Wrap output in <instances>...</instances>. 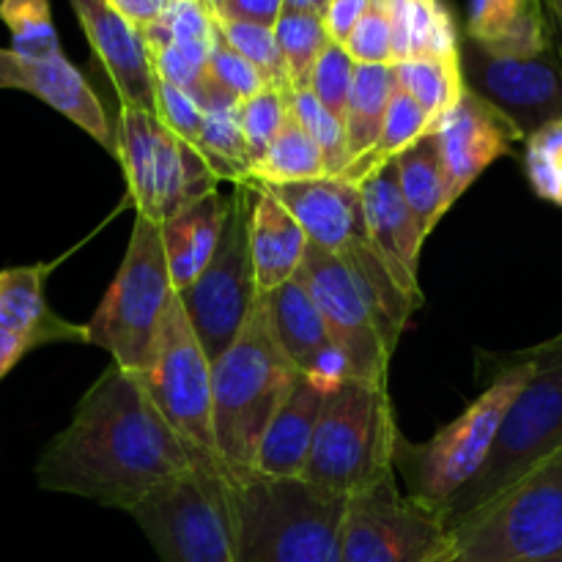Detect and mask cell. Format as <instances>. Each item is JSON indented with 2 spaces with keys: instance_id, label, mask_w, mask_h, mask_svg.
<instances>
[{
  "instance_id": "obj_14",
  "label": "cell",
  "mask_w": 562,
  "mask_h": 562,
  "mask_svg": "<svg viewBox=\"0 0 562 562\" xmlns=\"http://www.w3.org/2000/svg\"><path fill=\"white\" fill-rule=\"evenodd\" d=\"M302 272L322 311L335 351L344 362L346 376L387 384L393 349L384 340L376 316L368 305V296L362 294L351 269L338 256L311 241Z\"/></svg>"
},
{
  "instance_id": "obj_26",
  "label": "cell",
  "mask_w": 562,
  "mask_h": 562,
  "mask_svg": "<svg viewBox=\"0 0 562 562\" xmlns=\"http://www.w3.org/2000/svg\"><path fill=\"white\" fill-rule=\"evenodd\" d=\"M395 165H398V179L406 203H409L423 236L428 239L431 231L439 225V220L445 217V212L453 206L448 165H445V154L442 146H439L437 132H428L415 146L398 154Z\"/></svg>"
},
{
  "instance_id": "obj_29",
  "label": "cell",
  "mask_w": 562,
  "mask_h": 562,
  "mask_svg": "<svg viewBox=\"0 0 562 562\" xmlns=\"http://www.w3.org/2000/svg\"><path fill=\"white\" fill-rule=\"evenodd\" d=\"M398 91V77L393 64H357L355 88L346 110V143L351 162L366 157L382 135L390 99Z\"/></svg>"
},
{
  "instance_id": "obj_21",
  "label": "cell",
  "mask_w": 562,
  "mask_h": 562,
  "mask_svg": "<svg viewBox=\"0 0 562 562\" xmlns=\"http://www.w3.org/2000/svg\"><path fill=\"white\" fill-rule=\"evenodd\" d=\"M327 393L329 384L300 373L289 398L283 401L278 415L269 423L267 437L258 450L256 475L280 477V481H302L305 477L313 437H316V423Z\"/></svg>"
},
{
  "instance_id": "obj_32",
  "label": "cell",
  "mask_w": 562,
  "mask_h": 562,
  "mask_svg": "<svg viewBox=\"0 0 562 562\" xmlns=\"http://www.w3.org/2000/svg\"><path fill=\"white\" fill-rule=\"evenodd\" d=\"M437 121L415 102L406 91H395V97L390 99L387 115H384V126L382 135H379V143L366 154V157L355 159V162L346 168L344 176L338 179L351 181V184L360 187L362 181L368 179L371 173H376L382 165L393 162L398 154H404L406 148L415 146L423 135L434 132Z\"/></svg>"
},
{
  "instance_id": "obj_50",
  "label": "cell",
  "mask_w": 562,
  "mask_h": 562,
  "mask_svg": "<svg viewBox=\"0 0 562 562\" xmlns=\"http://www.w3.org/2000/svg\"><path fill=\"white\" fill-rule=\"evenodd\" d=\"M549 22H552V42H554V49H558V58L562 66V14L560 11H549Z\"/></svg>"
},
{
  "instance_id": "obj_45",
  "label": "cell",
  "mask_w": 562,
  "mask_h": 562,
  "mask_svg": "<svg viewBox=\"0 0 562 562\" xmlns=\"http://www.w3.org/2000/svg\"><path fill=\"white\" fill-rule=\"evenodd\" d=\"M368 9H371V0H329L327 11H324L329 38L335 44H346V38L351 36Z\"/></svg>"
},
{
  "instance_id": "obj_28",
  "label": "cell",
  "mask_w": 562,
  "mask_h": 562,
  "mask_svg": "<svg viewBox=\"0 0 562 562\" xmlns=\"http://www.w3.org/2000/svg\"><path fill=\"white\" fill-rule=\"evenodd\" d=\"M195 148L217 179H234L245 184L252 162L241 130V102L214 82L203 97V130Z\"/></svg>"
},
{
  "instance_id": "obj_6",
  "label": "cell",
  "mask_w": 562,
  "mask_h": 562,
  "mask_svg": "<svg viewBox=\"0 0 562 562\" xmlns=\"http://www.w3.org/2000/svg\"><path fill=\"white\" fill-rule=\"evenodd\" d=\"M398 434L387 384L344 376L324 398L302 481L355 497L393 475Z\"/></svg>"
},
{
  "instance_id": "obj_27",
  "label": "cell",
  "mask_w": 562,
  "mask_h": 562,
  "mask_svg": "<svg viewBox=\"0 0 562 562\" xmlns=\"http://www.w3.org/2000/svg\"><path fill=\"white\" fill-rule=\"evenodd\" d=\"M162 121L157 113H148L140 108H121L119 124H115V137H119V154L126 176V190H130L135 212L143 217L154 220L157 212V148ZM157 223V220H154Z\"/></svg>"
},
{
  "instance_id": "obj_34",
  "label": "cell",
  "mask_w": 562,
  "mask_h": 562,
  "mask_svg": "<svg viewBox=\"0 0 562 562\" xmlns=\"http://www.w3.org/2000/svg\"><path fill=\"white\" fill-rule=\"evenodd\" d=\"M274 36H278L285 69H289L291 91H307L318 58L333 42L324 16L313 11L283 9V14L274 22Z\"/></svg>"
},
{
  "instance_id": "obj_8",
  "label": "cell",
  "mask_w": 562,
  "mask_h": 562,
  "mask_svg": "<svg viewBox=\"0 0 562 562\" xmlns=\"http://www.w3.org/2000/svg\"><path fill=\"white\" fill-rule=\"evenodd\" d=\"M173 296L162 225L137 214L124 261L86 324V344L108 351L126 371H146Z\"/></svg>"
},
{
  "instance_id": "obj_13",
  "label": "cell",
  "mask_w": 562,
  "mask_h": 562,
  "mask_svg": "<svg viewBox=\"0 0 562 562\" xmlns=\"http://www.w3.org/2000/svg\"><path fill=\"white\" fill-rule=\"evenodd\" d=\"M453 547L437 510L398 492L395 472L349 497L344 562H428Z\"/></svg>"
},
{
  "instance_id": "obj_44",
  "label": "cell",
  "mask_w": 562,
  "mask_h": 562,
  "mask_svg": "<svg viewBox=\"0 0 562 562\" xmlns=\"http://www.w3.org/2000/svg\"><path fill=\"white\" fill-rule=\"evenodd\" d=\"M157 119L162 121L165 130L173 132L187 146H198V137L203 130V102L195 93L159 80Z\"/></svg>"
},
{
  "instance_id": "obj_16",
  "label": "cell",
  "mask_w": 562,
  "mask_h": 562,
  "mask_svg": "<svg viewBox=\"0 0 562 562\" xmlns=\"http://www.w3.org/2000/svg\"><path fill=\"white\" fill-rule=\"evenodd\" d=\"M0 88L3 91H22L42 99L47 108L80 126L91 140L108 154H119V137L110 124L97 91L88 86L75 64L66 55L55 58H25L11 47H0Z\"/></svg>"
},
{
  "instance_id": "obj_43",
  "label": "cell",
  "mask_w": 562,
  "mask_h": 562,
  "mask_svg": "<svg viewBox=\"0 0 562 562\" xmlns=\"http://www.w3.org/2000/svg\"><path fill=\"white\" fill-rule=\"evenodd\" d=\"M357 64H395V25L393 14L371 9L362 14L351 36L344 44Z\"/></svg>"
},
{
  "instance_id": "obj_36",
  "label": "cell",
  "mask_w": 562,
  "mask_h": 562,
  "mask_svg": "<svg viewBox=\"0 0 562 562\" xmlns=\"http://www.w3.org/2000/svg\"><path fill=\"white\" fill-rule=\"evenodd\" d=\"M212 36L214 14L201 0H173V3H168L165 14L143 31L148 49L176 44V47L209 53L212 49Z\"/></svg>"
},
{
  "instance_id": "obj_2",
  "label": "cell",
  "mask_w": 562,
  "mask_h": 562,
  "mask_svg": "<svg viewBox=\"0 0 562 562\" xmlns=\"http://www.w3.org/2000/svg\"><path fill=\"white\" fill-rule=\"evenodd\" d=\"M296 379L300 371L274 335L267 294H258L239 338L214 360V442L234 481L256 475L269 423Z\"/></svg>"
},
{
  "instance_id": "obj_47",
  "label": "cell",
  "mask_w": 562,
  "mask_h": 562,
  "mask_svg": "<svg viewBox=\"0 0 562 562\" xmlns=\"http://www.w3.org/2000/svg\"><path fill=\"white\" fill-rule=\"evenodd\" d=\"M137 31H146L148 25L159 20L168 9V0H110Z\"/></svg>"
},
{
  "instance_id": "obj_11",
  "label": "cell",
  "mask_w": 562,
  "mask_h": 562,
  "mask_svg": "<svg viewBox=\"0 0 562 562\" xmlns=\"http://www.w3.org/2000/svg\"><path fill=\"white\" fill-rule=\"evenodd\" d=\"M154 404L192 450L217 459L214 442V362L209 360L179 294L168 305L151 360L140 371Z\"/></svg>"
},
{
  "instance_id": "obj_56",
  "label": "cell",
  "mask_w": 562,
  "mask_h": 562,
  "mask_svg": "<svg viewBox=\"0 0 562 562\" xmlns=\"http://www.w3.org/2000/svg\"><path fill=\"white\" fill-rule=\"evenodd\" d=\"M168 3H173V0H168Z\"/></svg>"
},
{
  "instance_id": "obj_15",
  "label": "cell",
  "mask_w": 562,
  "mask_h": 562,
  "mask_svg": "<svg viewBox=\"0 0 562 562\" xmlns=\"http://www.w3.org/2000/svg\"><path fill=\"white\" fill-rule=\"evenodd\" d=\"M464 86L499 110L521 137L562 119V66L558 49L536 58H499L461 38Z\"/></svg>"
},
{
  "instance_id": "obj_40",
  "label": "cell",
  "mask_w": 562,
  "mask_h": 562,
  "mask_svg": "<svg viewBox=\"0 0 562 562\" xmlns=\"http://www.w3.org/2000/svg\"><path fill=\"white\" fill-rule=\"evenodd\" d=\"M291 93L280 91V88H267V91L256 93L252 99L241 102V130H245L250 162H258L269 151L274 137L280 135V130L289 121Z\"/></svg>"
},
{
  "instance_id": "obj_51",
  "label": "cell",
  "mask_w": 562,
  "mask_h": 562,
  "mask_svg": "<svg viewBox=\"0 0 562 562\" xmlns=\"http://www.w3.org/2000/svg\"><path fill=\"white\" fill-rule=\"evenodd\" d=\"M404 3H406V0H371V5L387 11V14H395V11H398Z\"/></svg>"
},
{
  "instance_id": "obj_1",
  "label": "cell",
  "mask_w": 562,
  "mask_h": 562,
  "mask_svg": "<svg viewBox=\"0 0 562 562\" xmlns=\"http://www.w3.org/2000/svg\"><path fill=\"white\" fill-rule=\"evenodd\" d=\"M198 456L154 404L140 373L113 362L42 450L36 483L132 514L148 494L190 472Z\"/></svg>"
},
{
  "instance_id": "obj_23",
  "label": "cell",
  "mask_w": 562,
  "mask_h": 562,
  "mask_svg": "<svg viewBox=\"0 0 562 562\" xmlns=\"http://www.w3.org/2000/svg\"><path fill=\"white\" fill-rule=\"evenodd\" d=\"M55 263L0 269V327L42 349L49 344H86V324H71L49 307L44 283Z\"/></svg>"
},
{
  "instance_id": "obj_31",
  "label": "cell",
  "mask_w": 562,
  "mask_h": 562,
  "mask_svg": "<svg viewBox=\"0 0 562 562\" xmlns=\"http://www.w3.org/2000/svg\"><path fill=\"white\" fill-rule=\"evenodd\" d=\"M324 176H327V165H324L322 148L316 146V140L302 130V124L291 113L280 135L269 146V151L258 162H252L247 181L272 187L316 181L324 179Z\"/></svg>"
},
{
  "instance_id": "obj_48",
  "label": "cell",
  "mask_w": 562,
  "mask_h": 562,
  "mask_svg": "<svg viewBox=\"0 0 562 562\" xmlns=\"http://www.w3.org/2000/svg\"><path fill=\"white\" fill-rule=\"evenodd\" d=\"M31 344H25L22 338L11 335L9 329L0 327V382H3V379L14 371L16 362L25 355H31Z\"/></svg>"
},
{
  "instance_id": "obj_7",
  "label": "cell",
  "mask_w": 562,
  "mask_h": 562,
  "mask_svg": "<svg viewBox=\"0 0 562 562\" xmlns=\"http://www.w3.org/2000/svg\"><path fill=\"white\" fill-rule=\"evenodd\" d=\"M525 355L532 366L530 379L505 415L486 464L445 508L448 530L562 450V333Z\"/></svg>"
},
{
  "instance_id": "obj_9",
  "label": "cell",
  "mask_w": 562,
  "mask_h": 562,
  "mask_svg": "<svg viewBox=\"0 0 562 562\" xmlns=\"http://www.w3.org/2000/svg\"><path fill=\"white\" fill-rule=\"evenodd\" d=\"M135 521L162 562H239L234 477L214 456L148 494Z\"/></svg>"
},
{
  "instance_id": "obj_22",
  "label": "cell",
  "mask_w": 562,
  "mask_h": 562,
  "mask_svg": "<svg viewBox=\"0 0 562 562\" xmlns=\"http://www.w3.org/2000/svg\"><path fill=\"white\" fill-rule=\"evenodd\" d=\"M245 184L250 190V252L258 294H272L300 272L311 239L267 187L256 181Z\"/></svg>"
},
{
  "instance_id": "obj_49",
  "label": "cell",
  "mask_w": 562,
  "mask_h": 562,
  "mask_svg": "<svg viewBox=\"0 0 562 562\" xmlns=\"http://www.w3.org/2000/svg\"><path fill=\"white\" fill-rule=\"evenodd\" d=\"M329 0H285V9L291 11H313V14H322L327 11Z\"/></svg>"
},
{
  "instance_id": "obj_38",
  "label": "cell",
  "mask_w": 562,
  "mask_h": 562,
  "mask_svg": "<svg viewBox=\"0 0 562 562\" xmlns=\"http://www.w3.org/2000/svg\"><path fill=\"white\" fill-rule=\"evenodd\" d=\"M291 113L300 121L302 130L316 140V146L322 148L324 165H327V179L344 176L346 168L351 165L344 121L335 119V115L318 102V97L311 88H307V91L291 93Z\"/></svg>"
},
{
  "instance_id": "obj_53",
  "label": "cell",
  "mask_w": 562,
  "mask_h": 562,
  "mask_svg": "<svg viewBox=\"0 0 562 562\" xmlns=\"http://www.w3.org/2000/svg\"><path fill=\"white\" fill-rule=\"evenodd\" d=\"M450 560H453V547H450L448 552L437 554V558H434V560H428V562H450Z\"/></svg>"
},
{
  "instance_id": "obj_35",
  "label": "cell",
  "mask_w": 562,
  "mask_h": 562,
  "mask_svg": "<svg viewBox=\"0 0 562 562\" xmlns=\"http://www.w3.org/2000/svg\"><path fill=\"white\" fill-rule=\"evenodd\" d=\"M0 22L9 27L11 49L25 58L64 55L49 0H0Z\"/></svg>"
},
{
  "instance_id": "obj_55",
  "label": "cell",
  "mask_w": 562,
  "mask_h": 562,
  "mask_svg": "<svg viewBox=\"0 0 562 562\" xmlns=\"http://www.w3.org/2000/svg\"><path fill=\"white\" fill-rule=\"evenodd\" d=\"M450 562H453V560H450ZM538 562H562V554H560V558H552V560H538Z\"/></svg>"
},
{
  "instance_id": "obj_17",
  "label": "cell",
  "mask_w": 562,
  "mask_h": 562,
  "mask_svg": "<svg viewBox=\"0 0 562 562\" xmlns=\"http://www.w3.org/2000/svg\"><path fill=\"white\" fill-rule=\"evenodd\" d=\"M88 44L108 71L121 108L157 113L159 77L143 31H137L110 0H69Z\"/></svg>"
},
{
  "instance_id": "obj_20",
  "label": "cell",
  "mask_w": 562,
  "mask_h": 562,
  "mask_svg": "<svg viewBox=\"0 0 562 562\" xmlns=\"http://www.w3.org/2000/svg\"><path fill=\"white\" fill-rule=\"evenodd\" d=\"M267 302L274 335H278L289 360L296 366V371L322 379L324 384L335 387L346 376V368L335 351L322 311H318L316 300L307 289L302 267L289 283L267 294Z\"/></svg>"
},
{
  "instance_id": "obj_46",
  "label": "cell",
  "mask_w": 562,
  "mask_h": 562,
  "mask_svg": "<svg viewBox=\"0 0 562 562\" xmlns=\"http://www.w3.org/2000/svg\"><path fill=\"white\" fill-rule=\"evenodd\" d=\"M285 0H228L225 9L214 16H228V20H247L258 25L274 27L278 16L283 14Z\"/></svg>"
},
{
  "instance_id": "obj_41",
  "label": "cell",
  "mask_w": 562,
  "mask_h": 562,
  "mask_svg": "<svg viewBox=\"0 0 562 562\" xmlns=\"http://www.w3.org/2000/svg\"><path fill=\"white\" fill-rule=\"evenodd\" d=\"M357 77V60L351 58L349 49L344 44L329 42L318 58L316 69L311 77V91L316 93L318 102L335 115V119L346 121V110H349L351 88H355Z\"/></svg>"
},
{
  "instance_id": "obj_10",
  "label": "cell",
  "mask_w": 562,
  "mask_h": 562,
  "mask_svg": "<svg viewBox=\"0 0 562 562\" xmlns=\"http://www.w3.org/2000/svg\"><path fill=\"white\" fill-rule=\"evenodd\" d=\"M453 562H538L562 554V450L450 530Z\"/></svg>"
},
{
  "instance_id": "obj_24",
  "label": "cell",
  "mask_w": 562,
  "mask_h": 562,
  "mask_svg": "<svg viewBox=\"0 0 562 562\" xmlns=\"http://www.w3.org/2000/svg\"><path fill=\"white\" fill-rule=\"evenodd\" d=\"M464 38L499 58H536L554 44L547 0H470Z\"/></svg>"
},
{
  "instance_id": "obj_42",
  "label": "cell",
  "mask_w": 562,
  "mask_h": 562,
  "mask_svg": "<svg viewBox=\"0 0 562 562\" xmlns=\"http://www.w3.org/2000/svg\"><path fill=\"white\" fill-rule=\"evenodd\" d=\"M209 80H212L214 86L223 88V91H228L231 97L239 99V102H247V99H252L256 93L272 88L267 82V77H263L245 55H239L228 42H225L217 22H214L212 49H209Z\"/></svg>"
},
{
  "instance_id": "obj_25",
  "label": "cell",
  "mask_w": 562,
  "mask_h": 562,
  "mask_svg": "<svg viewBox=\"0 0 562 562\" xmlns=\"http://www.w3.org/2000/svg\"><path fill=\"white\" fill-rule=\"evenodd\" d=\"M231 195L220 190L206 192L198 201L187 203L181 212L162 223L165 256H168L170 280H173L176 294L190 289L209 261L217 252L220 239H223L225 223H228Z\"/></svg>"
},
{
  "instance_id": "obj_3",
  "label": "cell",
  "mask_w": 562,
  "mask_h": 562,
  "mask_svg": "<svg viewBox=\"0 0 562 562\" xmlns=\"http://www.w3.org/2000/svg\"><path fill=\"white\" fill-rule=\"evenodd\" d=\"M239 562H344L349 497L305 481H234Z\"/></svg>"
},
{
  "instance_id": "obj_33",
  "label": "cell",
  "mask_w": 562,
  "mask_h": 562,
  "mask_svg": "<svg viewBox=\"0 0 562 562\" xmlns=\"http://www.w3.org/2000/svg\"><path fill=\"white\" fill-rule=\"evenodd\" d=\"M395 66V77H398L401 91L409 93L434 121L442 119L450 108L461 99L467 91L464 75H461V58H406L398 60Z\"/></svg>"
},
{
  "instance_id": "obj_4",
  "label": "cell",
  "mask_w": 562,
  "mask_h": 562,
  "mask_svg": "<svg viewBox=\"0 0 562 562\" xmlns=\"http://www.w3.org/2000/svg\"><path fill=\"white\" fill-rule=\"evenodd\" d=\"M267 190L294 214L313 245L338 256L351 269L362 294L368 296L384 340L395 351L406 322L420 305L404 294L384 256L373 245L360 187L324 176L300 184H272Z\"/></svg>"
},
{
  "instance_id": "obj_5",
  "label": "cell",
  "mask_w": 562,
  "mask_h": 562,
  "mask_svg": "<svg viewBox=\"0 0 562 562\" xmlns=\"http://www.w3.org/2000/svg\"><path fill=\"white\" fill-rule=\"evenodd\" d=\"M530 373V357L519 351L505 360L492 384L428 442H409L398 434L393 464L409 486L412 499L428 505L439 516L445 514L450 499L486 464L499 426L525 390Z\"/></svg>"
},
{
  "instance_id": "obj_54",
  "label": "cell",
  "mask_w": 562,
  "mask_h": 562,
  "mask_svg": "<svg viewBox=\"0 0 562 562\" xmlns=\"http://www.w3.org/2000/svg\"><path fill=\"white\" fill-rule=\"evenodd\" d=\"M547 9L549 11H560V14H562V0H547Z\"/></svg>"
},
{
  "instance_id": "obj_19",
  "label": "cell",
  "mask_w": 562,
  "mask_h": 562,
  "mask_svg": "<svg viewBox=\"0 0 562 562\" xmlns=\"http://www.w3.org/2000/svg\"><path fill=\"white\" fill-rule=\"evenodd\" d=\"M362 206H366L368 231H371L373 245L387 261L390 272L395 274L398 285L409 300L423 305L420 283H417V263H420L423 236L409 203H406L404 190H401L398 165L387 162L368 176L360 184Z\"/></svg>"
},
{
  "instance_id": "obj_30",
  "label": "cell",
  "mask_w": 562,
  "mask_h": 562,
  "mask_svg": "<svg viewBox=\"0 0 562 562\" xmlns=\"http://www.w3.org/2000/svg\"><path fill=\"white\" fill-rule=\"evenodd\" d=\"M395 64L406 58H461V36L442 0H406L393 14Z\"/></svg>"
},
{
  "instance_id": "obj_18",
  "label": "cell",
  "mask_w": 562,
  "mask_h": 562,
  "mask_svg": "<svg viewBox=\"0 0 562 562\" xmlns=\"http://www.w3.org/2000/svg\"><path fill=\"white\" fill-rule=\"evenodd\" d=\"M448 165L453 203L486 173L488 165L514 154V143L525 140L521 132L494 104L467 88L459 102L434 126Z\"/></svg>"
},
{
  "instance_id": "obj_39",
  "label": "cell",
  "mask_w": 562,
  "mask_h": 562,
  "mask_svg": "<svg viewBox=\"0 0 562 562\" xmlns=\"http://www.w3.org/2000/svg\"><path fill=\"white\" fill-rule=\"evenodd\" d=\"M525 170L532 192L562 209V119L527 137Z\"/></svg>"
},
{
  "instance_id": "obj_12",
  "label": "cell",
  "mask_w": 562,
  "mask_h": 562,
  "mask_svg": "<svg viewBox=\"0 0 562 562\" xmlns=\"http://www.w3.org/2000/svg\"><path fill=\"white\" fill-rule=\"evenodd\" d=\"M179 300L209 360H220L239 338L258 300L250 252V190L247 184H239L231 195L228 223H225L217 252L201 278L190 289L179 291Z\"/></svg>"
},
{
  "instance_id": "obj_37",
  "label": "cell",
  "mask_w": 562,
  "mask_h": 562,
  "mask_svg": "<svg viewBox=\"0 0 562 562\" xmlns=\"http://www.w3.org/2000/svg\"><path fill=\"white\" fill-rule=\"evenodd\" d=\"M220 33H223L225 42L236 49L239 55H245L272 88L291 93L289 82V69H285L283 53H280L278 36H274V27L258 25V22L247 20H228V16H214Z\"/></svg>"
},
{
  "instance_id": "obj_52",
  "label": "cell",
  "mask_w": 562,
  "mask_h": 562,
  "mask_svg": "<svg viewBox=\"0 0 562 562\" xmlns=\"http://www.w3.org/2000/svg\"><path fill=\"white\" fill-rule=\"evenodd\" d=\"M203 5H206L209 11H212V14H220V11L225 9V3H228V0H201Z\"/></svg>"
}]
</instances>
